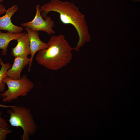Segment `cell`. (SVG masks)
Returning a JSON list of instances; mask_svg holds the SVG:
<instances>
[{
	"mask_svg": "<svg viewBox=\"0 0 140 140\" xmlns=\"http://www.w3.org/2000/svg\"><path fill=\"white\" fill-rule=\"evenodd\" d=\"M1 115L2 112L0 109V127L3 128L8 127V124L7 121L2 118Z\"/></svg>",
	"mask_w": 140,
	"mask_h": 140,
	"instance_id": "cell-13",
	"label": "cell"
},
{
	"mask_svg": "<svg viewBox=\"0 0 140 140\" xmlns=\"http://www.w3.org/2000/svg\"><path fill=\"white\" fill-rule=\"evenodd\" d=\"M48 47L38 51L36 59L48 69L58 70L66 66L72 59L73 50L64 35H52L47 43Z\"/></svg>",
	"mask_w": 140,
	"mask_h": 140,
	"instance_id": "cell-2",
	"label": "cell"
},
{
	"mask_svg": "<svg viewBox=\"0 0 140 140\" xmlns=\"http://www.w3.org/2000/svg\"><path fill=\"white\" fill-rule=\"evenodd\" d=\"M6 10L5 6L0 3V15L5 14Z\"/></svg>",
	"mask_w": 140,
	"mask_h": 140,
	"instance_id": "cell-14",
	"label": "cell"
},
{
	"mask_svg": "<svg viewBox=\"0 0 140 140\" xmlns=\"http://www.w3.org/2000/svg\"><path fill=\"white\" fill-rule=\"evenodd\" d=\"M24 29L27 32L30 41L31 57L28 69V71L29 72L33 57L36 53L39 51L47 48L48 46L47 43H45L40 39L39 36V31L27 27H25Z\"/></svg>",
	"mask_w": 140,
	"mask_h": 140,
	"instance_id": "cell-6",
	"label": "cell"
},
{
	"mask_svg": "<svg viewBox=\"0 0 140 140\" xmlns=\"http://www.w3.org/2000/svg\"><path fill=\"white\" fill-rule=\"evenodd\" d=\"M132 1H134L136 2H140V0H130Z\"/></svg>",
	"mask_w": 140,
	"mask_h": 140,
	"instance_id": "cell-15",
	"label": "cell"
},
{
	"mask_svg": "<svg viewBox=\"0 0 140 140\" xmlns=\"http://www.w3.org/2000/svg\"><path fill=\"white\" fill-rule=\"evenodd\" d=\"M3 81L8 87L6 90L0 94L3 102H9L16 100L19 96H26L34 86L33 82L25 74L17 80L11 79L6 76Z\"/></svg>",
	"mask_w": 140,
	"mask_h": 140,
	"instance_id": "cell-4",
	"label": "cell"
},
{
	"mask_svg": "<svg viewBox=\"0 0 140 140\" xmlns=\"http://www.w3.org/2000/svg\"><path fill=\"white\" fill-rule=\"evenodd\" d=\"M35 8L36 13L33 20L29 22L22 23L21 26L28 27L38 31H44L49 35L54 34L55 32L52 29L54 26V22L51 18L48 15L44 19L43 18L40 14L39 4L37 5Z\"/></svg>",
	"mask_w": 140,
	"mask_h": 140,
	"instance_id": "cell-5",
	"label": "cell"
},
{
	"mask_svg": "<svg viewBox=\"0 0 140 140\" xmlns=\"http://www.w3.org/2000/svg\"><path fill=\"white\" fill-rule=\"evenodd\" d=\"M40 11L44 19L49 12H57L59 14L60 20L62 23L71 25L74 27L78 33L79 40L76 46L73 48V50L78 51L86 43L90 41V36L85 15L73 3L51 0L41 6Z\"/></svg>",
	"mask_w": 140,
	"mask_h": 140,
	"instance_id": "cell-1",
	"label": "cell"
},
{
	"mask_svg": "<svg viewBox=\"0 0 140 140\" xmlns=\"http://www.w3.org/2000/svg\"><path fill=\"white\" fill-rule=\"evenodd\" d=\"M5 0H0V3H2Z\"/></svg>",
	"mask_w": 140,
	"mask_h": 140,
	"instance_id": "cell-16",
	"label": "cell"
},
{
	"mask_svg": "<svg viewBox=\"0 0 140 140\" xmlns=\"http://www.w3.org/2000/svg\"><path fill=\"white\" fill-rule=\"evenodd\" d=\"M30 60V58L27 56H19L15 57L12 66L7 71V76L13 80L20 79L22 71L26 66L29 65Z\"/></svg>",
	"mask_w": 140,
	"mask_h": 140,
	"instance_id": "cell-8",
	"label": "cell"
},
{
	"mask_svg": "<svg viewBox=\"0 0 140 140\" xmlns=\"http://www.w3.org/2000/svg\"><path fill=\"white\" fill-rule=\"evenodd\" d=\"M7 112L10 115L9 121L11 126L22 129L23 133L21 139L30 140L37 128L31 110L22 106H13Z\"/></svg>",
	"mask_w": 140,
	"mask_h": 140,
	"instance_id": "cell-3",
	"label": "cell"
},
{
	"mask_svg": "<svg viewBox=\"0 0 140 140\" xmlns=\"http://www.w3.org/2000/svg\"><path fill=\"white\" fill-rule=\"evenodd\" d=\"M0 64L1 67L0 69V92H3L5 91L6 84L3 82L4 79L7 76V73L8 70L11 67L9 63H4L0 57ZM12 106L4 105L0 104V107L6 108H11Z\"/></svg>",
	"mask_w": 140,
	"mask_h": 140,
	"instance_id": "cell-11",
	"label": "cell"
},
{
	"mask_svg": "<svg viewBox=\"0 0 140 140\" xmlns=\"http://www.w3.org/2000/svg\"><path fill=\"white\" fill-rule=\"evenodd\" d=\"M18 9L17 5H13L6 10L4 16L0 17V30L11 33H20L23 31V27L15 25L11 21V17Z\"/></svg>",
	"mask_w": 140,
	"mask_h": 140,
	"instance_id": "cell-7",
	"label": "cell"
},
{
	"mask_svg": "<svg viewBox=\"0 0 140 140\" xmlns=\"http://www.w3.org/2000/svg\"><path fill=\"white\" fill-rule=\"evenodd\" d=\"M16 40V45L11 49V54L13 56H27L30 54L29 39L27 33H23Z\"/></svg>",
	"mask_w": 140,
	"mask_h": 140,
	"instance_id": "cell-9",
	"label": "cell"
},
{
	"mask_svg": "<svg viewBox=\"0 0 140 140\" xmlns=\"http://www.w3.org/2000/svg\"><path fill=\"white\" fill-rule=\"evenodd\" d=\"M12 130L8 128V127L3 128L0 127V140L6 139L7 135L12 132Z\"/></svg>",
	"mask_w": 140,
	"mask_h": 140,
	"instance_id": "cell-12",
	"label": "cell"
},
{
	"mask_svg": "<svg viewBox=\"0 0 140 140\" xmlns=\"http://www.w3.org/2000/svg\"><path fill=\"white\" fill-rule=\"evenodd\" d=\"M23 33H3L0 30V49L2 50V55L5 56L6 55L10 42L13 40H16Z\"/></svg>",
	"mask_w": 140,
	"mask_h": 140,
	"instance_id": "cell-10",
	"label": "cell"
}]
</instances>
